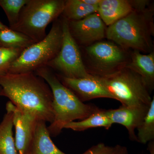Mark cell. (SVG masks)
Returning a JSON list of instances; mask_svg holds the SVG:
<instances>
[{
    "instance_id": "3957f363",
    "label": "cell",
    "mask_w": 154,
    "mask_h": 154,
    "mask_svg": "<svg viewBox=\"0 0 154 154\" xmlns=\"http://www.w3.org/2000/svg\"><path fill=\"white\" fill-rule=\"evenodd\" d=\"M153 9L134 10L107 26L106 37L123 49L150 53L154 35Z\"/></svg>"
},
{
    "instance_id": "8fae6325",
    "label": "cell",
    "mask_w": 154,
    "mask_h": 154,
    "mask_svg": "<svg viewBox=\"0 0 154 154\" xmlns=\"http://www.w3.org/2000/svg\"><path fill=\"white\" fill-rule=\"evenodd\" d=\"M13 113V124L15 127V144L19 154H28L37 122L35 117L15 107L11 101L7 102Z\"/></svg>"
},
{
    "instance_id": "5b68a950",
    "label": "cell",
    "mask_w": 154,
    "mask_h": 154,
    "mask_svg": "<svg viewBox=\"0 0 154 154\" xmlns=\"http://www.w3.org/2000/svg\"><path fill=\"white\" fill-rule=\"evenodd\" d=\"M63 30L61 20L57 19L42 40L23 50L13 63L8 73L34 72L47 66L57 55L62 44Z\"/></svg>"
},
{
    "instance_id": "484cf974",
    "label": "cell",
    "mask_w": 154,
    "mask_h": 154,
    "mask_svg": "<svg viewBox=\"0 0 154 154\" xmlns=\"http://www.w3.org/2000/svg\"><path fill=\"white\" fill-rule=\"evenodd\" d=\"M150 154H154V142L151 141L149 143L148 146Z\"/></svg>"
},
{
    "instance_id": "52a82bcc",
    "label": "cell",
    "mask_w": 154,
    "mask_h": 154,
    "mask_svg": "<svg viewBox=\"0 0 154 154\" xmlns=\"http://www.w3.org/2000/svg\"><path fill=\"white\" fill-rule=\"evenodd\" d=\"M61 20L63 30L61 48L57 55L46 66L66 78L79 79L89 76L91 74L83 62L78 43L70 32L68 22L63 18Z\"/></svg>"
},
{
    "instance_id": "d6986e66",
    "label": "cell",
    "mask_w": 154,
    "mask_h": 154,
    "mask_svg": "<svg viewBox=\"0 0 154 154\" xmlns=\"http://www.w3.org/2000/svg\"><path fill=\"white\" fill-rule=\"evenodd\" d=\"M98 10V6L89 5L84 3L82 0H67L65 1L61 15L69 22L76 21L97 13Z\"/></svg>"
},
{
    "instance_id": "603a6c76",
    "label": "cell",
    "mask_w": 154,
    "mask_h": 154,
    "mask_svg": "<svg viewBox=\"0 0 154 154\" xmlns=\"http://www.w3.org/2000/svg\"><path fill=\"white\" fill-rule=\"evenodd\" d=\"M82 154H116V147L99 143L91 147Z\"/></svg>"
},
{
    "instance_id": "2e32d148",
    "label": "cell",
    "mask_w": 154,
    "mask_h": 154,
    "mask_svg": "<svg viewBox=\"0 0 154 154\" xmlns=\"http://www.w3.org/2000/svg\"><path fill=\"white\" fill-rule=\"evenodd\" d=\"M7 113L0 123V154H19L13 136V113L6 106Z\"/></svg>"
},
{
    "instance_id": "8992f818",
    "label": "cell",
    "mask_w": 154,
    "mask_h": 154,
    "mask_svg": "<svg viewBox=\"0 0 154 154\" xmlns=\"http://www.w3.org/2000/svg\"><path fill=\"white\" fill-rule=\"evenodd\" d=\"M100 77L105 88L122 105H149L152 98L143 79L133 71L124 67L111 74Z\"/></svg>"
},
{
    "instance_id": "6da1fadb",
    "label": "cell",
    "mask_w": 154,
    "mask_h": 154,
    "mask_svg": "<svg viewBox=\"0 0 154 154\" xmlns=\"http://www.w3.org/2000/svg\"><path fill=\"white\" fill-rule=\"evenodd\" d=\"M2 96L18 109L38 120L52 123L53 96L49 85L34 72L8 73L0 76Z\"/></svg>"
},
{
    "instance_id": "7402d4cb",
    "label": "cell",
    "mask_w": 154,
    "mask_h": 154,
    "mask_svg": "<svg viewBox=\"0 0 154 154\" xmlns=\"http://www.w3.org/2000/svg\"><path fill=\"white\" fill-rule=\"evenodd\" d=\"M22 51L20 50L0 47V76L8 73L12 64Z\"/></svg>"
},
{
    "instance_id": "5bb4252c",
    "label": "cell",
    "mask_w": 154,
    "mask_h": 154,
    "mask_svg": "<svg viewBox=\"0 0 154 154\" xmlns=\"http://www.w3.org/2000/svg\"><path fill=\"white\" fill-rule=\"evenodd\" d=\"M125 67L133 71L141 77L150 91L154 87V52L143 54L134 50Z\"/></svg>"
},
{
    "instance_id": "e0dca14e",
    "label": "cell",
    "mask_w": 154,
    "mask_h": 154,
    "mask_svg": "<svg viewBox=\"0 0 154 154\" xmlns=\"http://www.w3.org/2000/svg\"><path fill=\"white\" fill-rule=\"evenodd\" d=\"M113 124L105 113V110H99L85 119L78 122H72L66 125L64 128L75 131H84L94 128L103 127L108 130Z\"/></svg>"
},
{
    "instance_id": "44dd1931",
    "label": "cell",
    "mask_w": 154,
    "mask_h": 154,
    "mask_svg": "<svg viewBox=\"0 0 154 154\" xmlns=\"http://www.w3.org/2000/svg\"><path fill=\"white\" fill-rule=\"evenodd\" d=\"M28 0H0V7L5 13L9 28L17 24L22 9Z\"/></svg>"
},
{
    "instance_id": "83f0119b",
    "label": "cell",
    "mask_w": 154,
    "mask_h": 154,
    "mask_svg": "<svg viewBox=\"0 0 154 154\" xmlns=\"http://www.w3.org/2000/svg\"><path fill=\"white\" fill-rule=\"evenodd\" d=\"M2 96V88L0 87V96Z\"/></svg>"
},
{
    "instance_id": "d4e9b609",
    "label": "cell",
    "mask_w": 154,
    "mask_h": 154,
    "mask_svg": "<svg viewBox=\"0 0 154 154\" xmlns=\"http://www.w3.org/2000/svg\"><path fill=\"white\" fill-rule=\"evenodd\" d=\"M101 0H82L87 5L93 6H99Z\"/></svg>"
},
{
    "instance_id": "cb8c5ba5",
    "label": "cell",
    "mask_w": 154,
    "mask_h": 154,
    "mask_svg": "<svg viewBox=\"0 0 154 154\" xmlns=\"http://www.w3.org/2000/svg\"><path fill=\"white\" fill-rule=\"evenodd\" d=\"M116 147V154H128V151L125 146L117 145Z\"/></svg>"
},
{
    "instance_id": "7c38bea8",
    "label": "cell",
    "mask_w": 154,
    "mask_h": 154,
    "mask_svg": "<svg viewBox=\"0 0 154 154\" xmlns=\"http://www.w3.org/2000/svg\"><path fill=\"white\" fill-rule=\"evenodd\" d=\"M149 105H121L117 109L105 110V113L113 124H120L126 128L131 140L137 142L135 130L142 122L148 111Z\"/></svg>"
},
{
    "instance_id": "30bf717a",
    "label": "cell",
    "mask_w": 154,
    "mask_h": 154,
    "mask_svg": "<svg viewBox=\"0 0 154 154\" xmlns=\"http://www.w3.org/2000/svg\"><path fill=\"white\" fill-rule=\"evenodd\" d=\"M57 76L61 82L83 102L99 98L113 99L99 76L91 74L85 78L71 79Z\"/></svg>"
},
{
    "instance_id": "7a4b0ae2",
    "label": "cell",
    "mask_w": 154,
    "mask_h": 154,
    "mask_svg": "<svg viewBox=\"0 0 154 154\" xmlns=\"http://www.w3.org/2000/svg\"><path fill=\"white\" fill-rule=\"evenodd\" d=\"M34 73L45 81L52 91L54 120L48 127L51 136L58 135L70 122L85 119L100 109L96 105L82 102L48 67H42Z\"/></svg>"
},
{
    "instance_id": "9c48e42d",
    "label": "cell",
    "mask_w": 154,
    "mask_h": 154,
    "mask_svg": "<svg viewBox=\"0 0 154 154\" xmlns=\"http://www.w3.org/2000/svg\"><path fill=\"white\" fill-rule=\"evenodd\" d=\"M68 22L70 32L78 44L88 46L106 37L107 27L98 13L79 21Z\"/></svg>"
},
{
    "instance_id": "ba28073f",
    "label": "cell",
    "mask_w": 154,
    "mask_h": 154,
    "mask_svg": "<svg viewBox=\"0 0 154 154\" xmlns=\"http://www.w3.org/2000/svg\"><path fill=\"white\" fill-rule=\"evenodd\" d=\"M124 50L110 42L99 41L87 46L86 53L93 66L90 74L104 77L124 67L128 61Z\"/></svg>"
},
{
    "instance_id": "ffe728a7",
    "label": "cell",
    "mask_w": 154,
    "mask_h": 154,
    "mask_svg": "<svg viewBox=\"0 0 154 154\" xmlns=\"http://www.w3.org/2000/svg\"><path fill=\"white\" fill-rule=\"evenodd\" d=\"M137 142L146 144L154 140V98L153 97L147 113L137 129Z\"/></svg>"
},
{
    "instance_id": "4fadbf2b",
    "label": "cell",
    "mask_w": 154,
    "mask_h": 154,
    "mask_svg": "<svg viewBox=\"0 0 154 154\" xmlns=\"http://www.w3.org/2000/svg\"><path fill=\"white\" fill-rule=\"evenodd\" d=\"M145 7L143 0H101L97 13L106 26H109L133 11L143 10Z\"/></svg>"
},
{
    "instance_id": "4316f807",
    "label": "cell",
    "mask_w": 154,
    "mask_h": 154,
    "mask_svg": "<svg viewBox=\"0 0 154 154\" xmlns=\"http://www.w3.org/2000/svg\"><path fill=\"white\" fill-rule=\"evenodd\" d=\"M7 27H8V26H6V25H4L2 22L0 21V30L7 28Z\"/></svg>"
},
{
    "instance_id": "277c9868",
    "label": "cell",
    "mask_w": 154,
    "mask_h": 154,
    "mask_svg": "<svg viewBox=\"0 0 154 154\" xmlns=\"http://www.w3.org/2000/svg\"><path fill=\"white\" fill-rule=\"evenodd\" d=\"M65 3L64 0H28L21 11L17 24L10 28L38 42L47 35L48 25L62 14Z\"/></svg>"
},
{
    "instance_id": "ac0fdd59",
    "label": "cell",
    "mask_w": 154,
    "mask_h": 154,
    "mask_svg": "<svg viewBox=\"0 0 154 154\" xmlns=\"http://www.w3.org/2000/svg\"><path fill=\"white\" fill-rule=\"evenodd\" d=\"M35 43L29 36L9 27L0 30V47L23 51Z\"/></svg>"
},
{
    "instance_id": "9a60e30c",
    "label": "cell",
    "mask_w": 154,
    "mask_h": 154,
    "mask_svg": "<svg viewBox=\"0 0 154 154\" xmlns=\"http://www.w3.org/2000/svg\"><path fill=\"white\" fill-rule=\"evenodd\" d=\"M28 154H66L61 151L51 140L46 122L36 123Z\"/></svg>"
}]
</instances>
